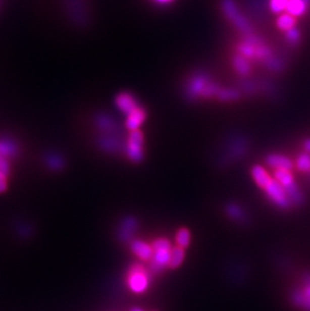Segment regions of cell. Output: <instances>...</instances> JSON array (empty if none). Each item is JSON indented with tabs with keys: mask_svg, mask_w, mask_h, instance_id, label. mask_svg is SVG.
Here are the masks:
<instances>
[{
	"mask_svg": "<svg viewBox=\"0 0 310 311\" xmlns=\"http://www.w3.org/2000/svg\"><path fill=\"white\" fill-rule=\"evenodd\" d=\"M222 9L229 21H231L239 31L247 35L251 34V25L240 12L239 8L233 0H224L222 3Z\"/></svg>",
	"mask_w": 310,
	"mask_h": 311,
	"instance_id": "obj_1",
	"label": "cell"
},
{
	"mask_svg": "<svg viewBox=\"0 0 310 311\" xmlns=\"http://www.w3.org/2000/svg\"><path fill=\"white\" fill-rule=\"evenodd\" d=\"M153 255L150 259L151 268L154 271H160L164 267L168 266L170 252H171V244L166 239H157L152 244Z\"/></svg>",
	"mask_w": 310,
	"mask_h": 311,
	"instance_id": "obj_2",
	"label": "cell"
},
{
	"mask_svg": "<svg viewBox=\"0 0 310 311\" xmlns=\"http://www.w3.org/2000/svg\"><path fill=\"white\" fill-rule=\"evenodd\" d=\"M291 301L300 310L310 311V273L301 277L299 285L292 291Z\"/></svg>",
	"mask_w": 310,
	"mask_h": 311,
	"instance_id": "obj_3",
	"label": "cell"
},
{
	"mask_svg": "<svg viewBox=\"0 0 310 311\" xmlns=\"http://www.w3.org/2000/svg\"><path fill=\"white\" fill-rule=\"evenodd\" d=\"M125 153L131 161L134 162H139L143 158L144 137L139 130L131 131L129 134L125 144Z\"/></svg>",
	"mask_w": 310,
	"mask_h": 311,
	"instance_id": "obj_4",
	"label": "cell"
},
{
	"mask_svg": "<svg viewBox=\"0 0 310 311\" xmlns=\"http://www.w3.org/2000/svg\"><path fill=\"white\" fill-rule=\"evenodd\" d=\"M263 190L266 192L268 198L279 209L287 210L291 206L284 188L274 178L268 182Z\"/></svg>",
	"mask_w": 310,
	"mask_h": 311,
	"instance_id": "obj_5",
	"label": "cell"
},
{
	"mask_svg": "<svg viewBox=\"0 0 310 311\" xmlns=\"http://www.w3.org/2000/svg\"><path fill=\"white\" fill-rule=\"evenodd\" d=\"M148 275L145 269L140 265L133 266L128 274L127 282L129 288L135 293H141L148 287Z\"/></svg>",
	"mask_w": 310,
	"mask_h": 311,
	"instance_id": "obj_6",
	"label": "cell"
},
{
	"mask_svg": "<svg viewBox=\"0 0 310 311\" xmlns=\"http://www.w3.org/2000/svg\"><path fill=\"white\" fill-rule=\"evenodd\" d=\"M115 106L120 112L127 115L138 107V102L135 96H133L131 93L123 92L116 96Z\"/></svg>",
	"mask_w": 310,
	"mask_h": 311,
	"instance_id": "obj_7",
	"label": "cell"
},
{
	"mask_svg": "<svg viewBox=\"0 0 310 311\" xmlns=\"http://www.w3.org/2000/svg\"><path fill=\"white\" fill-rule=\"evenodd\" d=\"M146 119V111L138 106L136 109L131 111L129 114L126 115L125 120V127L131 132L139 130L142 124L145 122Z\"/></svg>",
	"mask_w": 310,
	"mask_h": 311,
	"instance_id": "obj_8",
	"label": "cell"
},
{
	"mask_svg": "<svg viewBox=\"0 0 310 311\" xmlns=\"http://www.w3.org/2000/svg\"><path fill=\"white\" fill-rule=\"evenodd\" d=\"M131 250L138 258L144 261L150 260L153 255L152 246L143 241H133L131 244Z\"/></svg>",
	"mask_w": 310,
	"mask_h": 311,
	"instance_id": "obj_9",
	"label": "cell"
},
{
	"mask_svg": "<svg viewBox=\"0 0 310 311\" xmlns=\"http://www.w3.org/2000/svg\"><path fill=\"white\" fill-rule=\"evenodd\" d=\"M266 163L271 168H274L276 170L278 169H284V170H291L293 164L290 159L283 156L279 154H270L266 158Z\"/></svg>",
	"mask_w": 310,
	"mask_h": 311,
	"instance_id": "obj_10",
	"label": "cell"
},
{
	"mask_svg": "<svg viewBox=\"0 0 310 311\" xmlns=\"http://www.w3.org/2000/svg\"><path fill=\"white\" fill-rule=\"evenodd\" d=\"M252 177L260 188H264L268 182L272 179V177L268 174V172L262 166L255 165L252 168Z\"/></svg>",
	"mask_w": 310,
	"mask_h": 311,
	"instance_id": "obj_11",
	"label": "cell"
},
{
	"mask_svg": "<svg viewBox=\"0 0 310 311\" xmlns=\"http://www.w3.org/2000/svg\"><path fill=\"white\" fill-rule=\"evenodd\" d=\"M308 0H289L285 10L292 16H299L305 12Z\"/></svg>",
	"mask_w": 310,
	"mask_h": 311,
	"instance_id": "obj_12",
	"label": "cell"
},
{
	"mask_svg": "<svg viewBox=\"0 0 310 311\" xmlns=\"http://www.w3.org/2000/svg\"><path fill=\"white\" fill-rule=\"evenodd\" d=\"M184 259V249L176 246L171 249L170 252V258H169V263L168 267L171 269H175L179 267Z\"/></svg>",
	"mask_w": 310,
	"mask_h": 311,
	"instance_id": "obj_13",
	"label": "cell"
},
{
	"mask_svg": "<svg viewBox=\"0 0 310 311\" xmlns=\"http://www.w3.org/2000/svg\"><path fill=\"white\" fill-rule=\"evenodd\" d=\"M233 64L236 71L242 76H247L251 71V66L248 63L247 59L241 55H238L234 58Z\"/></svg>",
	"mask_w": 310,
	"mask_h": 311,
	"instance_id": "obj_14",
	"label": "cell"
},
{
	"mask_svg": "<svg viewBox=\"0 0 310 311\" xmlns=\"http://www.w3.org/2000/svg\"><path fill=\"white\" fill-rule=\"evenodd\" d=\"M294 24H295V18H294V16L288 14L287 12L281 14V15L278 17V19H277V25H278V27H279L281 30H284V31H287V30L293 28V27H294Z\"/></svg>",
	"mask_w": 310,
	"mask_h": 311,
	"instance_id": "obj_15",
	"label": "cell"
},
{
	"mask_svg": "<svg viewBox=\"0 0 310 311\" xmlns=\"http://www.w3.org/2000/svg\"><path fill=\"white\" fill-rule=\"evenodd\" d=\"M175 241H176V245L182 249H186L189 245L190 242V234L189 231L185 228L180 229L175 237Z\"/></svg>",
	"mask_w": 310,
	"mask_h": 311,
	"instance_id": "obj_16",
	"label": "cell"
},
{
	"mask_svg": "<svg viewBox=\"0 0 310 311\" xmlns=\"http://www.w3.org/2000/svg\"><path fill=\"white\" fill-rule=\"evenodd\" d=\"M296 165L300 171H310V156L308 154H301L297 159Z\"/></svg>",
	"mask_w": 310,
	"mask_h": 311,
	"instance_id": "obj_17",
	"label": "cell"
},
{
	"mask_svg": "<svg viewBox=\"0 0 310 311\" xmlns=\"http://www.w3.org/2000/svg\"><path fill=\"white\" fill-rule=\"evenodd\" d=\"M289 0H270V8L274 13H280L286 9Z\"/></svg>",
	"mask_w": 310,
	"mask_h": 311,
	"instance_id": "obj_18",
	"label": "cell"
},
{
	"mask_svg": "<svg viewBox=\"0 0 310 311\" xmlns=\"http://www.w3.org/2000/svg\"><path fill=\"white\" fill-rule=\"evenodd\" d=\"M135 227H136V225H135V223L132 220L125 221V223L123 225V230L121 232V234L123 235V239L129 238L131 236V234L133 233Z\"/></svg>",
	"mask_w": 310,
	"mask_h": 311,
	"instance_id": "obj_19",
	"label": "cell"
},
{
	"mask_svg": "<svg viewBox=\"0 0 310 311\" xmlns=\"http://www.w3.org/2000/svg\"><path fill=\"white\" fill-rule=\"evenodd\" d=\"M286 37H287V40L290 43H296L299 40L300 34H299V31L296 28L293 27V28L286 31Z\"/></svg>",
	"mask_w": 310,
	"mask_h": 311,
	"instance_id": "obj_20",
	"label": "cell"
},
{
	"mask_svg": "<svg viewBox=\"0 0 310 311\" xmlns=\"http://www.w3.org/2000/svg\"><path fill=\"white\" fill-rule=\"evenodd\" d=\"M228 212H229V215H230L232 218L236 219V220H243V219H244V217H243V212H242V210H241L240 208H238V206H235V205L230 206L229 210H228Z\"/></svg>",
	"mask_w": 310,
	"mask_h": 311,
	"instance_id": "obj_21",
	"label": "cell"
},
{
	"mask_svg": "<svg viewBox=\"0 0 310 311\" xmlns=\"http://www.w3.org/2000/svg\"><path fill=\"white\" fill-rule=\"evenodd\" d=\"M152 1L156 4H159V5H166V4L171 3L174 0H152Z\"/></svg>",
	"mask_w": 310,
	"mask_h": 311,
	"instance_id": "obj_22",
	"label": "cell"
},
{
	"mask_svg": "<svg viewBox=\"0 0 310 311\" xmlns=\"http://www.w3.org/2000/svg\"><path fill=\"white\" fill-rule=\"evenodd\" d=\"M304 148H305V150H306L307 152H310V139L305 141V143H304Z\"/></svg>",
	"mask_w": 310,
	"mask_h": 311,
	"instance_id": "obj_23",
	"label": "cell"
},
{
	"mask_svg": "<svg viewBox=\"0 0 310 311\" xmlns=\"http://www.w3.org/2000/svg\"><path fill=\"white\" fill-rule=\"evenodd\" d=\"M131 311H143L142 309H140V308H133Z\"/></svg>",
	"mask_w": 310,
	"mask_h": 311,
	"instance_id": "obj_24",
	"label": "cell"
}]
</instances>
